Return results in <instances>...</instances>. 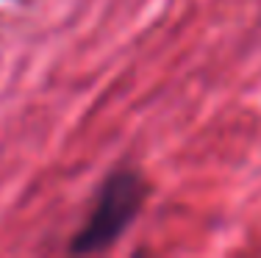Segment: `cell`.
I'll return each mask as SVG.
<instances>
[{
    "label": "cell",
    "mask_w": 261,
    "mask_h": 258,
    "mask_svg": "<svg viewBox=\"0 0 261 258\" xmlns=\"http://www.w3.org/2000/svg\"><path fill=\"white\" fill-rule=\"evenodd\" d=\"M145 192L147 189L136 172H114L106 181L100 200H97L86 228L72 242V253H97V250H106L109 244H114L122 236V231L130 225V219L136 217L142 200H145Z\"/></svg>",
    "instance_id": "6da1fadb"
}]
</instances>
